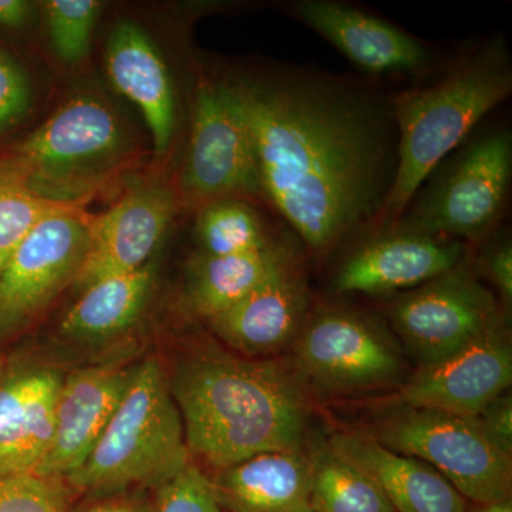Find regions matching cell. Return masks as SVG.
<instances>
[{
  "mask_svg": "<svg viewBox=\"0 0 512 512\" xmlns=\"http://www.w3.org/2000/svg\"><path fill=\"white\" fill-rule=\"evenodd\" d=\"M467 512H512V500L497 501L490 504H468Z\"/></svg>",
  "mask_w": 512,
  "mask_h": 512,
  "instance_id": "cell-36",
  "label": "cell"
},
{
  "mask_svg": "<svg viewBox=\"0 0 512 512\" xmlns=\"http://www.w3.org/2000/svg\"><path fill=\"white\" fill-rule=\"evenodd\" d=\"M92 217L72 210L36 225L0 272V340L32 323L76 281L89 248Z\"/></svg>",
  "mask_w": 512,
  "mask_h": 512,
  "instance_id": "cell-11",
  "label": "cell"
},
{
  "mask_svg": "<svg viewBox=\"0 0 512 512\" xmlns=\"http://www.w3.org/2000/svg\"><path fill=\"white\" fill-rule=\"evenodd\" d=\"M32 90L28 76L15 60L0 49V134L28 113Z\"/></svg>",
  "mask_w": 512,
  "mask_h": 512,
  "instance_id": "cell-30",
  "label": "cell"
},
{
  "mask_svg": "<svg viewBox=\"0 0 512 512\" xmlns=\"http://www.w3.org/2000/svg\"><path fill=\"white\" fill-rule=\"evenodd\" d=\"M181 183L195 207L259 194L254 143L227 83L204 80L192 104Z\"/></svg>",
  "mask_w": 512,
  "mask_h": 512,
  "instance_id": "cell-10",
  "label": "cell"
},
{
  "mask_svg": "<svg viewBox=\"0 0 512 512\" xmlns=\"http://www.w3.org/2000/svg\"><path fill=\"white\" fill-rule=\"evenodd\" d=\"M174 212L173 192L163 185L143 184L100 217H92L89 248L74 281L76 288L82 292L100 279L146 266Z\"/></svg>",
  "mask_w": 512,
  "mask_h": 512,
  "instance_id": "cell-14",
  "label": "cell"
},
{
  "mask_svg": "<svg viewBox=\"0 0 512 512\" xmlns=\"http://www.w3.org/2000/svg\"><path fill=\"white\" fill-rule=\"evenodd\" d=\"M83 205L46 200L0 177V272L39 222L52 215L79 210Z\"/></svg>",
  "mask_w": 512,
  "mask_h": 512,
  "instance_id": "cell-26",
  "label": "cell"
},
{
  "mask_svg": "<svg viewBox=\"0 0 512 512\" xmlns=\"http://www.w3.org/2000/svg\"><path fill=\"white\" fill-rule=\"evenodd\" d=\"M373 234L340 262L332 278L333 292H406L467 261V245L457 239L394 228Z\"/></svg>",
  "mask_w": 512,
  "mask_h": 512,
  "instance_id": "cell-13",
  "label": "cell"
},
{
  "mask_svg": "<svg viewBox=\"0 0 512 512\" xmlns=\"http://www.w3.org/2000/svg\"><path fill=\"white\" fill-rule=\"evenodd\" d=\"M309 313L311 292L298 262H293L211 319L210 325L238 355L255 359L292 346Z\"/></svg>",
  "mask_w": 512,
  "mask_h": 512,
  "instance_id": "cell-17",
  "label": "cell"
},
{
  "mask_svg": "<svg viewBox=\"0 0 512 512\" xmlns=\"http://www.w3.org/2000/svg\"><path fill=\"white\" fill-rule=\"evenodd\" d=\"M363 431L382 446L436 468L471 504L511 498L512 454L476 419L393 403Z\"/></svg>",
  "mask_w": 512,
  "mask_h": 512,
  "instance_id": "cell-7",
  "label": "cell"
},
{
  "mask_svg": "<svg viewBox=\"0 0 512 512\" xmlns=\"http://www.w3.org/2000/svg\"><path fill=\"white\" fill-rule=\"evenodd\" d=\"M3 376H5V372H3V367L0 366V380H2Z\"/></svg>",
  "mask_w": 512,
  "mask_h": 512,
  "instance_id": "cell-37",
  "label": "cell"
},
{
  "mask_svg": "<svg viewBox=\"0 0 512 512\" xmlns=\"http://www.w3.org/2000/svg\"><path fill=\"white\" fill-rule=\"evenodd\" d=\"M154 284V266L100 279L83 289L60 323L64 336L79 342L111 338L136 322Z\"/></svg>",
  "mask_w": 512,
  "mask_h": 512,
  "instance_id": "cell-22",
  "label": "cell"
},
{
  "mask_svg": "<svg viewBox=\"0 0 512 512\" xmlns=\"http://www.w3.org/2000/svg\"><path fill=\"white\" fill-rule=\"evenodd\" d=\"M107 70L116 89L141 110L154 148L163 154L177 121L173 83L163 57L136 23H120L111 33Z\"/></svg>",
  "mask_w": 512,
  "mask_h": 512,
  "instance_id": "cell-20",
  "label": "cell"
},
{
  "mask_svg": "<svg viewBox=\"0 0 512 512\" xmlns=\"http://www.w3.org/2000/svg\"><path fill=\"white\" fill-rule=\"evenodd\" d=\"M195 238L200 254H251L276 244L254 208L238 198L211 202L198 211Z\"/></svg>",
  "mask_w": 512,
  "mask_h": 512,
  "instance_id": "cell-25",
  "label": "cell"
},
{
  "mask_svg": "<svg viewBox=\"0 0 512 512\" xmlns=\"http://www.w3.org/2000/svg\"><path fill=\"white\" fill-rule=\"evenodd\" d=\"M291 16L335 46L370 76H406L429 69L433 50L404 30L330 0H296Z\"/></svg>",
  "mask_w": 512,
  "mask_h": 512,
  "instance_id": "cell-15",
  "label": "cell"
},
{
  "mask_svg": "<svg viewBox=\"0 0 512 512\" xmlns=\"http://www.w3.org/2000/svg\"><path fill=\"white\" fill-rule=\"evenodd\" d=\"M311 460V512H396L365 470L329 446Z\"/></svg>",
  "mask_w": 512,
  "mask_h": 512,
  "instance_id": "cell-23",
  "label": "cell"
},
{
  "mask_svg": "<svg viewBox=\"0 0 512 512\" xmlns=\"http://www.w3.org/2000/svg\"><path fill=\"white\" fill-rule=\"evenodd\" d=\"M143 512H227L218 503L210 477L188 464L173 478L154 488Z\"/></svg>",
  "mask_w": 512,
  "mask_h": 512,
  "instance_id": "cell-29",
  "label": "cell"
},
{
  "mask_svg": "<svg viewBox=\"0 0 512 512\" xmlns=\"http://www.w3.org/2000/svg\"><path fill=\"white\" fill-rule=\"evenodd\" d=\"M62 377L0 424V477L33 474L55 431V403Z\"/></svg>",
  "mask_w": 512,
  "mask_h": 512,
  "instance_id": "cell-24",
  "label": "cell"
},
{
  "mask_svg": "<svg viewBox=\"0 0 512 512\" xmlns=\"http://www.w3.org/2000/svg\"><path fill=\"white\" fill-rule=\"evenodd\" d=\"M32 15V3L25 0H0V26L16 29L25 25Z\"/></svg>",
  "mask_w": 512,
  "mask_h": 512,
  "instance_id": "cell-35",
  "label": "cell"
},
{
  "mask_svg": "<svg viewBox=\"0 0 512 512\" xmlns=\"http://www.w3.org/2000/svg\"><path fill=\"white\" fill-rule=\"evenodd\" d=\"M131 372L119 362L103 363L62 380L52 443L33 474L66 480L83 466L116 412Z\"/></svg>",
  "mask_w": 512,
  "mask_h": 512,
  "instance_id": "cell-16",
  "label": "cell"
},
{
  "mask_svg": "<svg viewBox=\"0 0 512 512\" xmlns=\"http://www.w3.org/2000/svg\"><path fill=\"white\" fill-rule=\"evenodd\" d=\"M299 383L328 397L396 390L412 373L399 343L366 313L320 306L292 345Z\"/></svg>",
  "mask_w": 512,
  "mask_h": 512,
  "instance_id": "cell-8",
  "label": "cell"
},
{
  "mask_svg": "<svg viewBox=\"0 0 512 512\" xmlns=\"http://www.w3.org/2000/svg\"><path fill=\"white\" fill-rule=\"evenodd\" d=\"M511 63L507 40L495 36L458 56L436 83L390 99L397 130L396 175L373 232L392 225L434 168L510 99Z\"/></svg>",
  "mask_w": 512,
  "mask_h": 512,
  "instance_id": "cell-3",
  "label": "cell"
},
{
  "mask_svg": "<svg viewBox=\"0 0 512 512\" xmlns=\"http://www.w3.org/2000/svg\"><path fill=\"white\" fill-rule=\"evenodd\" d=\"M328 446L365 470L396 512H467L468 503L436 468L382 446L366 431H342Z\"/></svg>",
  "mask_w": 512,
  "mask_h": 512,
  "instance_id": "cell-18",
  "label": "cell"
},
{
  "mask_svg": "<svg viewBox=\"0 0 512 512\" xmlns=\"http://www.w3.org/2000/svg\"><path fill=\"white\" fill-rule=\"evenodd\" d=\"M127 164L119 117L103 100L82 94L19 144L0 177L49 201L84 204Z\"/></svg>",
  "mask_w": 512,
  "mask_h": 512,
  "instance_id": "cell-5",
  "label": "cell"
},
{
  "mask_svg": "<svg viewBox=\"0 0 512 512\" xmlns=\"http://www.w3.org/2000/svg\"><path fill=\"white\" fill-rule=\"evenodd\" d=\"M296 262L291 249L276 244L251 254L198 255L192 262L185 301L192 315L210 322L241 301L268 276Z\"/></svg>",
  "mask_w": 512,
  "mask_h": 512,
  "instance_id": "cell-21",
  "label": "cell"
},
{
  "mask_svg": "<svg viewBox=\"0 0 512 512\" xmlns=\"http://www.w3.org/2000/svg\"><path fill=\"white\" fill-rule=\"evenodd\" d=\"M74 494L64 478L0 477V512H69Z\"/></svg>",
  "mask_w": 512,
  "mask_h": 512,
  "instance_id": "cell-28",
  "label": "cell"
},
{
  "mask_svg": "<svg viewBox=\"0 0 512 512\" xmlns=\"http://www.w3.org/2000/svg\"><path fill=\"white\" fill-rule=\"evenodd\" d=\"M170 386L190 456L214 471L303 446L306 396L275 362L201 350L178 363Z\"/></svg>",
  "mask_w": 512,
  "mask_h": 512,
  "instance_id": "cell-2",
  "label": "cell"
},
{
  "mask_svg": "<svg viewBox=\"0 0 512 512\" xmlns=\"http://www.w3.org/2000/svg\"><path fill=\"white\" fill-rule=\"evenodd\" d=\"M59 377L62 376L50 369L22 370L13 375L5 373L0 380V424Z\"/></svg>",
  "mask_w": 512,
  "mask_h": 512,
  "instance_id": "cell-32",
  "label": "cell"
},
{
  "mask_svg": "<svg viewBox=\"0 0 512 512\" xmlns=\"http://www.w3.org/2000/svg\"><path fill=\"white\" fill-rule=\"evenodd\" d=\"M511 177V131L493 128L471 134L434 168L402 215L386 228L480 244L503 218Z\"/></svg>",
  "mask_w": 512,
  "mask_h": 512,
  "instance_id": "cell-6",
  "label": "cell"
},
{
  "mask_svg": "<svg viewBox=\"0 0 512 512\" xmlns=\"http://www.w3.org/2000/svg\"><path fill=\"white\" fill-rule=\"evenodd\" d=\"M43 10L57 57L70 66L86 59L101 3L97 0H49L43 3Z\"/></svg>",
  "mask_w": 512,
  "mask_h": 512,
  "instance_id": "cell-27",
  "label": "cell"
},
{
  "mask_svg": "<svg viewBox=\"0 0 512 512\" xmlns=\"http://www.w3.org/2000/svg\"><path fill=\"white\" fill-rule=\"evenodd\" d=\"M483 427L490 439L503 448L505 453L512 454V397L503 393L474 417Z\"/></svg>",
  "mask_w": 512,
  "mask_h": 512,
  "instance_id": "cell-33",
  "label": "cell"
},
{
  "mask_svg": "<svg viewBox=\"0 0 512 512\" xmlns=\"http://www.w3.org/2000/svg\"><path fill=\"white\" fill-rule=\"evenodd\" d=\"M487 245L480 256L484 278L493 284L505 313L512 305V244L507 232H494L485 239Z\"/></svg>",
  "mask_w": 512,
  "mask_h": 512,
  "instance_id": "cell-31",
  "label": "cell"
},
{
  "mask_svg": "<svg viewBox=\"0 0 512 512\" xmlns=\"http://www.w3.org/2000/svg\"><path fill=\"white\" fill-rule=\"evenodd\" d=\"M146 500L147 498L134 493L94 497L92 503L83 505L74 512H143Z\"/></svg>",
  "mask_w": 512,
  "mask_h": 512,
  "instance_id": "cell-34",
  "label": "cell"
},
{
  "mask_svg": "<svg viewBox=\"0 0 512 512\" xmlns=\"http://www.w3.org/2000/svg\"><path fill=\"white\" fill-rule=\"evenodd\" d=\"M503 306L463 264L390 301V328L419 366L439 362L505 322Z\"/></svg>",
  "mask_w": 512,
  "mask_h": 512,
  "instance_id": "cell-9",
  "label": "cell"
},
{
  "mask_svg": "<svg viewBox=\"0 0 512 512\" xmlns=\"http://www.w3.org/2000/svg\"><path fill=\"white\" fill-rule=\"evenodd\" d=\"M191 463L183 420L160 360L133 367L126 392L92 453L66 478L76 494L106 497L157 488Z\"/></svg>",
  "mask_w": 512,
  "mask_h": 512,
  "instance_id": "cell-4",
  "label": "cell"
},
{
  "mask_svg": "<svg viewBox=\"0 0 512 512\" xmlns=\"http://www.w3.org/2000/svg\"><path fill=\"white\" fill-rule=\"evenodd\" d=\"M254 143L259 194L315 258L375 228L396 175L390 99L288 66L224 80Z\"/></svg>",
  "mask_w": 512,
  "mask_h": 512,
  "instance_id": "cell-1",
  "label": "cell"
},
{
  "mask_svg": "<svg viewBox=\"0 0 512 512\" xmlns=\"http://www.w3.org/2000/svg\"><path fill=\"white\" fill-rule=\"evenodd\" d=\"M312 460L303 447L256 454L210 477L227 512H311Z\"/></svg>",
  "mask_w": 512,
  "mask_h": 512,
  "instance_id": "cell-19",
  "label": "cell"
},
{
  "mask_svg": "<svg viewBox=\"0 0 512 512\" xmlns=\"http://www.w3.org/2000/svg\"><path fill=\"white\" fill-rule=\"evenodd\" d=\"M512 382L507 322L439 362L419 366L396 390L394 403L474 419Z\"/></svg>",
  "mask_w": 512,
  "mask_h": 512,
  "instance_id": "cell-12",
  "label": "cell"
}]
</instances>
